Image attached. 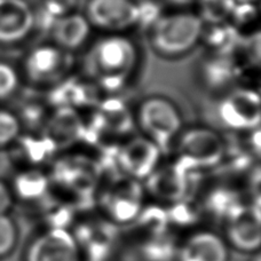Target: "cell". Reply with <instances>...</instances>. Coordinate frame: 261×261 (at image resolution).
<instances>
[{
	"mask_svg": "<svg viewBox=\"0 0 261 261\" xmlns=\"http://www.w3.org/2000/svg\"><path fill=\"white\" fill-rule=\"evenodd\" d=\"M138 61L135 45L126 37L110 35L92 46L86 70L106 88H118L130 76Z\"/></svg>",
	"mask_w": 261,
	"mask_h": 261,
	"instance_id": "6da1fadb",
	"label": "cell"
},
{
	"mask_svg": "<svg viewBox=\"0 0 261 261\" xmlns=\"http://www.w3.org/2000/svg\"><path fill=\"white\" fill-rule=\"evenodd\" d=\"M204 23L192 13H176L157 18L152 24L150 41L158 53L167 57L184 54L202 38Z\"/></svg>",
	"mask_w": 261,
	"mask_h": 261,
	"instance_id": "7a4b0ae2",
	"label": "cell"
},
{
	"mask_svg": "<svg viewBox=\"0 0 261 261\" xmlns=\"http://www.w3.org/2000/svg\"><path fill=\"white\" fill-rule=\"evenodd\" d=\"M139 120L151 141L164 151L181 127L178 109L164 97H150L144 101L139 109Z\"/></svg>",
	"mask_w": 261,
	"mask_h": 261,
	"instance_id": "3957f363",
	"label": "cell"
},
{
	"mask_svg": "<svg viewBox=\"0 0 261 261\" xmlns=\"http://www.w3.org/2000/svg\"><path fill=\"white\" fill-rule=\"evenodd\" d=\"M85 16L91 25L120 32L141 20V8L134 0H88Z\"/></svg>",
	"mask_w": 261,
	"mask_h": 261,
	"instance_id": "277c9868",
	"label": "cell"
},
{
	"mask_svg": "<svg viewBox=\"0 0 261 261\" xmlns=\"http://www.w3.org/2000/svg\"><path fill=\"white\" fill-rule=\"evenodd\" d=\"M219 116L228 127L235 129L257 128L261 117L259 94L250 88L232 91L219 106Z\"/></svg>",
	"mask_w": 261,
	"mask_h": 261,
	"instance_id": "5b68a950",
	"label": "cell"
},
{
	"mask_svg": "<svg viewBox=\"0 0 261 261\" xmlns=\"http://www.w3.org/2000/svg\"><path fill=\"white\" fill-rule=\"evenodd\" d=\"M181 158L193 165L212 166L221 161L225 152L222 139L208 128H192L184 133L179 142Z\"/></svg>",
	"mask_w": 261,
	"mask_h": 261,
	"instance_id": "8992f818",
	"label": "cell"
},
{
	"mask_svg": "<svg viewBox=\"0 0 261 261\" xmlns=\"http://www.w3.org/2000/svg\"><path fill=\"white\" fill-rule=\"evenodd\" d=\"M68 50L58 45H43L31 50L25 61V72L30 81L49 84L58 81L69 70Z\"/></svg>",
	"mask_w": 261,
	"mask_h": 261,
	"instance_id": "52a82bcc",
	"label": "cell"
},
{
	"mask_svg": "<svg viewBox=\"0 0 261 261\" xmlns=\"http://www.w3.org/2000/svg\"><path fill=\"white\" fill-rule=\"evenodd\" d=\"M141 196L138 182L115 179L113 187L102 197V204L115 221L124 223L132 221L141 212Z\"/></svg>",
	"mask_w": 261,
	"mask_h": 261,
	"instance_id": "ba28073f",
	"label": "cell"
},
{
	"mask_svg": "<svg viewBox=\"0 0 261 261\" xmlns=\"http://www.w3.org/2000/svg\"><path fill=\"white\" fill-rule=\"evenodd\" d=\"M27 261H78L76 240L65 229L53 228L32 242Z\"/></svg>",
	"mask_w": 261,
	"mask_h": 261,
	"instance_id": "9c48e42d",
	"label": "cell"
},
{
	"mask_svg": "<svg viewBox=\"0 0 261 261\" xmlns=\"http://www.w3.org/2000/svg\"><path fill=\"white\" fill-rule=\"evenodd\" d=\"M160 153V148L151 140L135 138L117 151V161L127 174L142 179L155 170Z\"/></svg>",
	"mask_w": 261,
	"mask_h": 261,
	"instance_id": "30bf717a",
	"label": "cell"
},
{
	"mask_svg": "<svg viewBox=\"0 0 261 261\" xmlns=\"http://www.w3.org/2000/svg\"><path fill=\"white\" fill-rule=\"evenodd\" d=\"M35 25V14L25 0H0V43L24 39Z\"/></svg>",
	"mask_w": 261,
	"mask_h": 261,
	"instance_id": "8fae6325",
	"label": "cell"
},
{
	"mask_svg": "<svg viewBox=\"0 0 261 261\" xmlns=\"http://www.w3.org/2000/svg\"><path fill=\"white\" fill-rule=\"evenodd\" d=\"M85 126L71 107H60L45 126V138L55 150L64 149L84 138Z\"/></svg>",
	"mask_w": 261,
	"mask_h": 261,
	"instance_id": "7c38bea8",
	"label": "cell"
},
{
	"mask_svg": "<svg viewBox=\"0 0 261 261\" xmlns=\"http://www.w3.org/2000/svg\"><path fill=\"white\" fill-rule=\"evenodd\" d=\"M189 171L188 165L180 160L173 165L152 172L147 182L148 190L160 199L179 202L187 192V172Z\"/></svg>",
	"mask_w": 261,
	"mask_h": 261,
	"instance_id": "4fadbf2b",
	"label": "cell"
},
{
	"mask_svg": "<svg viewBox=\"0 0 261 261\" xmlns=\"http://www.w3.org/2000/svg\"><path fill=\"white\" fill-rule=\"evenodd\" d=\"M229 221L228 239L235 248L248 252L259 248L261 240L260 203H257L251 213L246 210L241 216Z\"/></svg>",
	"mask_w": 261,
	"mask_h": 261,
	"instance_id": "5bb4252c",
	"label": "cell"
},
{
	"mask_svg": "<svg viewBox=\"0 0 261 261\" xmlns=\"http://www.w3.org/2000/svg\"><path fill=\"white\" fill-rule=\"evenodd\" d=\"M91 24L82 14H65L55 20L52 36L55 45L65 50H72L84 44L90 34Z\"/></svg>",
	"mask_w": 261,
	"mask_h": 261,
	"instance_id": "9a60e30c",
	"label": "cell"
},
{
	"mask_svg": "<svg viewBox=\"0 0 261 261\" xmlns=\"http://www.w3.org/2000/svg\"><path fill=\"white\" fill-rule=\"evenodd\" d=\"M181 261H226L227 249L220 237L199 232L186 242L180 252Z\"/></svg>",
	"mask_w": 261,
	"mask_h": 261,
	"instance_id": "2e32d148",
	"label": "cell"
},
{
	"mask_svg": "<svg viewBox=\"0 0 261 261\" xmlns=\"http://www.w3.org/2000/svg\"><path fill=\"white\" fill-rule=\"evenodd\" d=\"M99 118L103 128L115 134H125L132 128V118L125 106L118 101L105 102Z\"/></svg>",
	"mask_w": 261,
	"mask_h": 261,
	"instance_id": "e0dca14e",
	"label": "cell"
},
{
	"mask_svg": "<svg viewBox=\"0 0 261 261\" xmlns=\"http://www.w3.org/2000/svg\"><path fill=\"white\" fill-rule=\"evenodd\" d=\"M14 188L22 199H39L47 192L48 180L39 171H27L16 176Z\"/></svg>",
	"mask_w": 261,
	"mask_h": 261,
	"instance_id": "ac0fdd59",
	"label": "cell"
},
{
	"mask_svg": "<svg viewBox=\"0 0 261 261\" xmlns=\"http://www.w3.org/2000/svg\"><path fill=\"white\" fill-rule=\"evenodd\" d=\"M236 0H198L199 17L205 24H221L229 21Z\"/></svg>",
	"mask_w": 261,
	"mask_h": 261,
	"instance_id": "d6986e66",
	"label": "cell"
},
{
	"mask_svg": "<svg viewBox=\"0 0 261 261\" xmlns=\"http://www.w3.org/2000/svg\"><path fill=\"white\" fill-rule=\"evenodd\" d=\"M208 25L211 27V29L207 32L203 30L202 36H206L207 45L211 46L216 52H228L239 39V35L228 22Z\"/></svg>",
	"mask_w": 261,
	"mask_h": 261,
	"instance_id": "ffe728a7",
	"label": "cell"
},
{
	"mask_svg": "<svg viewBox=\"0 0 261 261\" xmlns=\"http://www.w3.org/2000/svg\"><path fill=\"white\" fill-rule=\"evenodd\" d=\"M229 20L239 37L243 34H253L252 27L258 24V11L253 4L237 2Z\"/></svg>",
	"mask_w": 261,
	"mask_h": 261,
	"instance_id": "44dd1931",
	"label": "cell"
},
{
	"mask_svg": "<svg viewBox=\"0 0 261 261\" xmlns=\"http://www.w3.org/2000/svg\"><path fill=\"white\" fill-rule=\"evenodd\" d=\"M139 225L143 229L150 231L152 236L163 235L165 231L167 222H169V216L167 212L161 207L149 206L144 208L142 212L139 213Z\"/></svg>",
	"mask_w": 261,
	"mask_h": 261,
	"instance_id": "7402d4cb",
	"label": "cell"
},
{
	"mask_svg": "<svg viewBox=\"0 0 261 261\" xmlns=\"http://www.w3.org/2000/svg\"><path fill=\"white\" fill-rule=\"evenodd\" d=\"M156 239L150 240L144 244L142 252L149 261H169L173 255V244L164 236H155Z\"/></svg>",
	"mask_w": 261,
	"mask_h": 261,
	"instance_id": "603a6c76",
	"label": "cell"
},
{
	"mask_svg": "<svg viewBox=\"0 0 261 261\" xmlns=\"http://www.w3.org/2000/svg\"><path fill=\"white\" fill-rule=\"evenodd\" d=\"M16 226L6 214H0V257L8 254L16 243Z\"/></svg>",
	"mask_w": 261,
	"mask_h": 261,
	"instance_id": "cb8c5ba5",
	"label": "cell"
},
{
	"mask_svg": "<svg viewBox=\"0 0 261 261\" xmlns=\"http://www.w3.org/2000/svg\"><path fill=\"white\" fill-rule=\"evenodd\" d=\"M21 125L18 119L8 111H0V147H5L18 137Z\"/></svg>",
	"mask_w": 261,
	"mask_h": 261,
	"instance_id": "d4e9b609",
	"label": "cell"
},
{
	"mask_svg": "<svg viewBox=\"0 0 261 261\" xmlns=\"http://www.w3.org/2000/svg\"><path fill=\"white\" fill-rule=\"evenodd\" d=\"M23 146H24L28 157H29L32 162L36 163L43 161L46 156L55 150L54 147L46 139H24Z\"/></svg>",
	"mask_w": 261,
	"mask_h": 261,
	"instance_id": "484cf974",
	"label": "cell"
},
{
	"mask_svg": "<svg viewBox=\"0 0 261 261\" xmlns=\"http://www.w3.org/2000/svg\"><path fill=\"white\" fill-rule=\"evenodd\" d=\"M17 74L8 64L0 63V99H5L15 91Z\"/></svg>",
	"mask_w": 261,
	"mask_h": 261,
	"instance_id": "4316f807",
	"label": "cell"
},
{
	"mask_svg": "<svg viewBox=\"0 0 261 261\" xmlns=\"http://www.w3.org/2000/svg\"><path fill=\"white\" fill-rule=\"evenodd\" d=\"M167 216H169V220L179 223V225H189L196 219L193 210L186 204L175 205L170 212H167Z\"/></svg>",
	"mask_w": 261,
	"mask_h": 261,
	"instance_id": "83f0119b",
	"label": "cell"
},
{
	"mask_svg": "<svg viewBox=\"0 0 261 261\" xmlns=\"http://www.w3.org/2000/svg\"><path fill=\"white\" fill-rule=\"evenodd\" d=\"M72 219V212L69 207H59L49 214L48 221L50 226L57 229H65Z\"/></svg>",
	"mask_w": 261,
	"mask_h": 261,
	"instance_id": "f1b7e54d",
	"label": "cell"
},
{
	"mask_svg": "<svg viewBox=\"0 0 261 261\" xmlns=\"http://www.w3.org/2000/svg\"><path fill=\"white\" fill-rule=\"evenodd\" d=\"M74 0H45V7L47 11L58 16H62L73 6Z\"/></svg>",
	"mask_w": 261,
	"mask_h": 261,
	"instance_id": "f546056e",
	"label": "cell"
},
{
	"mask_svg": "<svg viewBox=\"0 0 261 261\" xmlns=\"http://www.w3.org/2000/svg\"><path fill=\"white\" fill-rule=\"evenodd\" d=\"M13 197L9 188L0 180V214H6L12 206Z\"/></svg>",
	"mask_w": 261,
	"mask_h": 261,
	"instance_id": "4dcf8cb0",
	"label": "cell"
},
{
	"mask_svg": "<svg viewBox=\"0 0 261 261\" xmlns=\"http://www.w3.org/2000/svg\"><path fill=\"white\" fill-rule=\"evenodd\" d=\"M236 2H240V3H252L253 0H236Z\"/></svg>",
	"mask_w": 261,
	"mask_h": 261,
	"instance_id": "1f68e13d",
	"label": "cell"
}]
</instances>
